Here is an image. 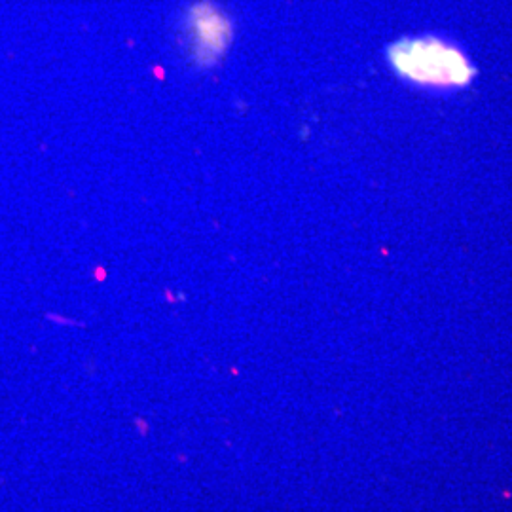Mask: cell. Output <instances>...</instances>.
Returning <instances> with one entry per match:
<instances>
[{"label": "cell", "instance_id": "6da1fadb", "mask_svg": "<svg viewBox=\"0 0 512 512\" xmlns=\"http://www.w3.org/2000/svg\"><path fill=\"white\" fill-rule=\"evenodd\" d=\"M395 71L431 88H458L471 82L473 65L456 46L440 38H410L389 52Z\"/></svg>", "mask_w": 512, "mask_h": 512}, {"label": "cell", "instance_id": "7a4b0ae2", "mask_svg": "<svg viewBox=\"0 0 512 512\" xmlns=\"http://www.w3.org/2000/svg\"><path fill=\"white\" fill-rule=\"evenodd\" d=\"M184 23L192 59L205 69L217 65L234 38L232 19L211 0H200L188 8Z\"/></svg>", "mask_w": 512, "mask_h": 512}]
</instances>
